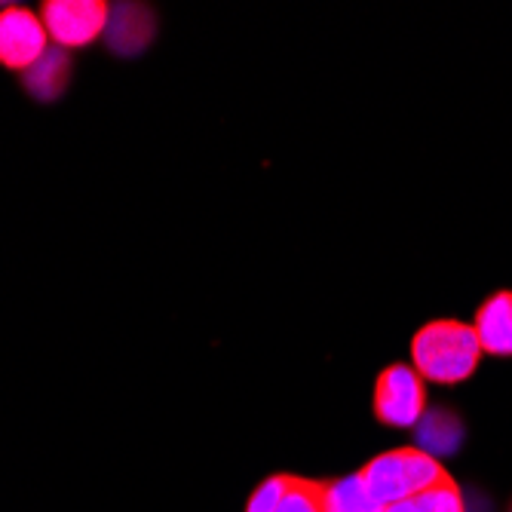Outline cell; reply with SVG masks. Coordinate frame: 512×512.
I'll return each instance as SVG.
<instances>
[{"mask_svg": "<svg viewBox=\"0 0 512 512\" xmlns=\"http://www.w3.org/2000/svg\"><path fill=\"white\" fill-rule=\"evenodd\" d=\"M322 494L329 512H384V506L368 494L359 473L335 482H322Z\"/></svg>", "mask_w": 512, "mask_h": 512, "instance_id": "obj_10", "label": "cell"}, {"mask_svg": "<svg viewBox=\"0 0 512 512\" xmlns=\"http://www.w3.org/2000/svg\"><path fill=\"white\" fill-rule=\"evenodd\" d=\"M482 344L476 329L457 319L427 322L411 341L414 371L430 384H460L479 368Z\"/></svg>", "mask_w": 512, "mask_h": 512, "instance_id": "obj_1", "label": "cell"}, {"mask_svg": "<svg viewBox=\"0 0 512 512\" xmlns=\"http://www.w3.org/2000/svg\"><path fill=\"white\" fill-rule=\"evenodd\" d=\"M276 512H329L325 509L322 482L286 476V488H283V497H279Z\"/></svg>", "mask_w": 512, "mask_h": 512, "instance_id": "obj_12", "label": "cell"}, {"mask_svg": "<svg viewBox=\"0 0 512 512\" xmlns=\"http://www.w3.org/2000/svg\"><path fill=\"white\" fill-rule=\"evenodd\" d=\"M157 34V16L145 4H117L111 7L108 28H105V46L120 59H135L154 43Z\"/></svg>", "mask_w": 512, "mask_h": 512, "instance_id": "obj_6", "label": "cell"}, {"mask_svg": "<svg viewBox=\"0 0 512 512\" xmlns=\"http://www.w3.org/2000/svg\"><path fill=\"white\" fill-rule=\"evenodd\" d=\"M283 488H286V476H270V479H264L255 488V494L249 497L246 512H276L279 509V497H283Z\"/></svg>", "mask_w": 512, "mask_h": 512, "instance_id": "obj_13", "label": "cell"}, {"mask_svg": "<svg viewBox=\"0 0 512 512\" xmlns=\"http://www.w3.org/2000/svg\"><path fill=\"white\" fill-rule=\"evenodd\" d=\"M46 50H50V34L37 13L25 7L0 10V65L25 74Z\"/></svg>", "mask_w": 512, "mask_h": 512, "instance_id": "obj_5", "label": "cell"}, {"mask_svg": "<svg viewBox=\"0 0 512 512\" xmlns=\"http://www.w3.org/2000/svg\"><path fill=\"white\" fill-rule=\"evenodd\" d=\"M476 338L488 356H512V292H494L476 313Z\"/></svg>", "mask_w": 512, "mask_h": 512, "instance_id": "obj_7", "label": "cell"}, {"mask_svg": "<svg viewBox=\"0 0 512 512\" xmlns=\"http://www.w3.org/2000/svg\"><path fill=\"white\" fill-rule=\"evenodd\" d=\"M359 476L368 494L387 509L399 500H408L414 494L439 485L448 473L442 470V463L436 457H430L417 445H408V448H393L387 454H378L375 460H368Z\"/></svg>", "mask_w": 512, "mask_h": 512, "instance_id": "obj_2", "label": "cell"}, {"mask_svg": "<svg viewBox=\"0 0 512 512\" xmlns=\"http://www.w3.org/2000/svg\"><path fill=\"white\" fill-rule=\"evenodd\" d=\"M384 512H467V503H463L457 482L451 476H445L439 485L414 494L408 500H399V503L387 506Z\"/></svg>", "mask_w": 512, "mask_h": 512, "instance_id": "obj_11", "label": "cell"}, {"mask_svg": "<svg viewBox=\"0 0 512 512\" xmlns=\"http://www.w3.org/2000/svg\"><path fill=\"white\" fill-rule=\"evenodd\" d=\"M375 414L384 427L414 430L427 414V381L414 365H390L381 371L375 387Z\"/></svg>", "mask_w": 512, "mask_h": 512, "instance_id": "obj_3", "label": "cell"}, {"mask_svg": "<svg viewBox=\"0 0 512 512\" xmlns=\"http://www.w3.org/2000/svg\"><path fill=\"white\" fill-rule=\"evenodd\" d=\"M71 71H74V65H71V56H68V50H62V46H50L25 74H22V83H25V92L31 99H37V102H56L62 92L68 89V83H71Z\"/></svg>", "mask_w": 512, "mask_h": 512, "instance_id": "obj_8", "label": "cell"}, {"mask_svg": "<svg viewBox=\"0 0 512 512\" xmlns=\"http://www.w3.org/2000/svg\"><path fill=\"white\" fill-rule=\"evenodd\" d=\"M111 7L102 0H50L40 7L43 28L62 50H80L96 37H105Z\"/></svg>", "mask_w": 512, "mask_h": 512, "instance_id": "obj_4", "label": "cell"}, {"mask_svg": "<svg viewBox=\"0 0 512 512\" xmlns=\"http://www.w3.org/2000/svg\"><path fill=\"white\" fill-rule=\"evenodd\" d=\"M414 430H417V448L436 460L454 454L463 442V424L445 408H430Z\"/></svg>", "mask_w": 512, "mask_h": 512, "instance_id": "obj_9", "label": "cell"}]
</instances>
